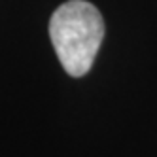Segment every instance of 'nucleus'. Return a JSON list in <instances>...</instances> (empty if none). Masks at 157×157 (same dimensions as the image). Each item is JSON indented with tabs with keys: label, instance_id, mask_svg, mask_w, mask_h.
<instances>
[{
	"label": "nucleus",
	"instance_id": "nucleus-1",
	"mask_svg": "<svg viewBox=\"0 0 157 157\" xmlns=\"http://www.w3.org/2000/svg\"><path fill=\"white\" fill-rule=\"evenodd\" d=\"M49 36L63 68L74 78L85 76L104 38L102 15L85 0L64 2L51 15Z\"/></svg>",
	"mask_w": 157,
	"mask_h": 157
}]
</instances>
